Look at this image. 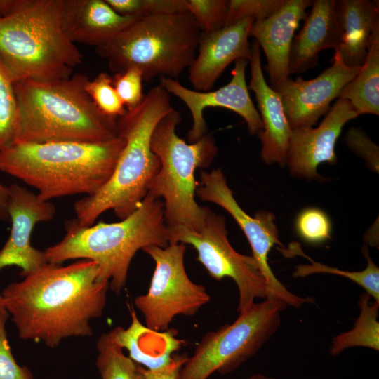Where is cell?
<instances>
[{
  "instance_id": "cell-12",
  "label": "cell",
  "mask_w": 379,
  "mask_h": 379,
  "mask_svg": "<svg viewBox=\"0 0 379 379\" xmlns=\"http://www.w3.org/2000/svg\"><path fill=\"white\" fill-rule=\"evenodd\" d=\"M196 194L202 201L211 202L224 208L234 219L247 238L252 256L265 277L270 298H277L287 305L299 308L314 302L311 297L302 298L290 292L274 275L268 261L271 249L276 245L283 248L274 215L265 210L258 211L254 217L248 215L239 206L220 168L201 171Z\"/></svg>"
},
{
  "instance_id": "cell-39",
  "label": "cell",
  "mask_w": 379,
  "mask_h": 379,
  "mask_svg": "<svg viewBox=\"0 0 379 379\" xmlns=\"http://www.w3.org/2000/svg\"><path fill=\"white\" fill-rule=\"evenodd\" d=\"M22 1L23 0H0V17L16 9Z\"/></svg>"
},
{
  "instance_id": "cell-24",
  "label": "cell",
  "mask_w": 379,
  "mask_h": 379,
  "mask_svg": "<svg viewBox=\"0 0 379 379\" xmlns=\"http://www.w3.org/2000/svg\"><path fill=\"white\" fill-rule=\"evenodd\" d=\"M338 98L348 100L358 115H379V26L373 32L364 65Z\"/></svg>"
},
{
  "instance_id": "cell-8",
  "label": "cell",
  "mask_w": 379,
  "mask_h": 379,
  "mask_svg": "<svg viewBox=\"0 0 379 379\" xmlns=\"http://www.w3.org/2000/svg\"><path fill=\"white\" fill-rule=\"evenodd\" d=\"M173 110L157 124L151 138V148L158 157L160 169L149 186L148 193L162 199L164 218L168 227L184 225L199 228L208 207L195 199L197 168H206L213 161L218 147L212 135L206 134L193 143H187L176 133L181 121Z\"/></svg>"
},
{
  "instance_id": "cell-18",
  "label": "cell",
  "mask_w": 379,
  "mask_h": 379,
  "mask_svg": "<svg viewBox=\"0 0 379 379\" xmlns=\"http://www.w3.org/2000/svg\"><path fill=\"white\" fill-rule=\"evenodd\" d=\"M310 0H284L270 17L254 21L249 36L255 39L266 56L265 67L270 87L275 89L289 78V57L294 33L300 22L307 18Z\"/></svg>"
},
{
  "instance_id": "cell-29",
  "label": "cell",
  "mask_w": 379,
  "mask_h": 379,
  "mask_svg": "<svg viewBox=\"0 0 379 379\" xmlns=\"http://www.w3.org/2000/svg\"><path fill=\"white\" fill-rule=\"evenodd\" d=\"M84 88L98 109L106 116L117 119L126 112L113 86L112 77L107 73L101 72L93 80L88 79Z\"/></svg>"
},
{
  "instance_id": "cell-9",
  "label": "cell",
  "mask_w": 379,
  "mask_h": 379,
  "mask_svg": "<svg viewBox=\"0 0 379 379\" xmlns=\"http://www.w3.org/2000/svg\"><path fill=\"white\" fill-rule=\"evenodd\" d=\"M287 304L277 298L253 302L232 324L206 333L180 369L178 379L227 374L255 355L277 331Z\"/></svg>"
},
{
  "instance_id": "cell-19",
  "label": "cell",
  "mask_w": 379,
  "mask_h": 379,
  "mask_svg": "<svg viewBox=\"0 0 379 379\" xmlns=\"http://www.w3.org/2000/svg\"><path fill=\"white\" fill-rule=\"evenodd\" d=\"M251 79L248 90L254 92L262 130L257 135L261 142L260 157L267 164H286L291 128L278 93L267 83L261 65L260 47L251 45Z\"/></svg>"
},
{
  "instance_id": "cell-33",
  "label": "cell",
  "mask_w": 379,
  "mask_h": 379,
  "mask_svg": "<svg viewBox=\"0 0 379 379\" xmlns=\"http://www.w3.org/2000/svg\"><path fill=\"white\" fill-rule=\"evenodd\" d=\"M284 0H230L225 26L251 18L264 20L276 12Z\"/></svg>"
},
{
  "instance_id": "cell-6",
  "label": "cell",
  "mask_w": 379,
  "mask_h": 379,
  "mask_svg": "<svg viewBox=\"0 0 379 379\" xmlns=\"http://www.w3.org/2000/svg\"><path fill=\"white\" fill-rule=\"evenodd\" d=\"M63 0H23L0 17V58L15 82L71 77L83 55L62 27Z\"/></svg>"
},
{
  "instance_id": "cell-23",
  "label": "cell",
  "mask_w": 379,
  "mask_h": 379,
  "mask_svg": "<svg viewBox=\"0 0 379 379\" xmlns=\"http://www.w3.org/2000/svg\"><path fill=\"white\" fill-rule=\"evenodd\" d=\"M130 313L131 323L127 328L118 326L109 332L113 341L126 349L128 357L145 368L156 370L167 366L185 341L177 337L176 329L153 330L139 321L133 309Z\"/></svg>"
},
{
  "instance_id": "cell-11",
  "label": "cell",
  "mask_w": 379,
  "mask_h": 379,
  "mask_svg": "<svg viewBox=\"0 0 379 379\" xmlns=\"http://www.w3.org/2000/svg\"><path fill=\"white\" fill-rule=\"evenodd\" d=\"M142 250L155 264L147 293L134 299L147 327L166 331L176 316H194L209 302L211 297L205 287L193 282L186 272L185 244L172 243L164 248L149 246Z\"/></svg>"
},
{
  "instance_id": "cell-27",
  "label": "cell",
  "mask_w": 379,
  "mask_h": 379,
  "mask_svg": "<svg viewBox=\"0 0 379 379\" xmlns=\"http://www.w3.org/2000/svg\"><path fill=\"white\" fill-rule=\"evenodd\" d=\"M97 350L96 366L102 379H145L143 367L124 354L109 333L100 336Z\"/></svg>"
},
{
  "instance_id": "cell-38",
  "label": "cell",
  "mask_w": 379,
  "mask_h": 379,
  "mask_svg": "<svg viewBox=\"0 0 379 379\" xmlns=\"http://www.w3.org/2000/svg\"><path fill=\"white\" fill-rule=\"evenodd\" d=\"M8 190L0 183V220L7 221L10 220L8 211Z\"/></svg>"
},
{
  "instance_id": "cell-30",
  "label": "cell",
  "mask_w": 379,
  "mask_h": 379,
  "mask_svg": "<svg viewBox=\"0 0 379 379\" xmlns=\"http://www.w3.org/2000/svg\"><path fill=\"white\" fill-rule=\"evenodd\" d=\"M297 234L305 242L319 245L331 238V222L321 209L310 207L301 211L295 222Z\"/></svg>"
},
{
  "instance_id": "cell-37",
  "label": "cell",
  "mask_w": 379,
  "mask_h": 379,
  "mask_svg": "<svg viewBox=\"0 0 379 379\" xmlns=\"http://www.w3.org/2000/svg\"><path fill=\"white\" fill-rule=\"evenodd\" d=\"M188 356L186 353L173 354L171 361L166 366L150 370L142 368L145 379H178L181 368L187 361Z\"/></svg>"
},
{
  "instance_id": "cell-15",
  "label": "cell",
  "mask_w": 379,
  "mask_h": 379,
  "mask_svg": "<svg viewBox=\"0 0 379 379\" xmlns=\"http://www.w3.org/2000/svg\"><path fill=\"white\" fill-rule=\"evenodd\" d=\"M358 116L348 100L338 98L318 127L291 129L285 164L291 175L306 180H325L318 166L337 163L335 148L342 129Z\"/></svg>"
},
{
  "instance_id": "cell-25",
  "label": "cell",
  "mask_w": 379,
  "mask_h": 379,
  "mask_svg": "<svg viewBox=\"0 0 379 379\" xmlns=\"http://www.w3.org/2000/svg\"><path fill=\"white\" fill-rule=\"evenodd\" d=\"M371 297L366 292L361 294L358 305L359 317L353 328L334 336L331 340L329 353L337 356L346 349L354 347L379 350V302H371Z\"/></svg>"
},
{
  "instance_id": "cell-34",
  "label": "cell",
  "mask_w": 379,
  "mask_h": 379,
  "mask_svg": "<svg viewBox=\"0 0 379 379\" xmlns=\"http://www.w3.org/2000/svg\"><path fill=\"white\" fill-rule=\"evenodd\" d=\"M142 75L135 67L115 73L113 86L126 110L135 108L142 101Z\"/></svg>"
},
{
  "instance_id": "cell-28",
  "label": "cell",
  "mask_w": 379,
  "mask_h": 379,
  "mask_svg": "<svg viewBox=\"0 0 379 379\" xmlns=\"http://www.w3.org/2000/svg\"><path fill=\"white\" fill-rule=\"evenodd\" d=\"M14 84L0 58V151L15 140L18 113Z\"/></svg>"
},
{
  "instance_id": "cell-17",
  "label": "cell",
  "mask_w": 379,
  "mask_h": 379,
  "mask_svg": "<svg viewBox=\"0 0 379 379\" xmlns=\"http://www.w3.org/2000/svg\"><path fill=\"white\" fill-rule=\"evenodd\" d=\"M253 22L246 18L212 32L201 33L195 59L189 68V80L195 91H211L232 62L250 60L248 37Z\"/></svg>"
},
{
  "instance_id": "cell-26",
  "label": "cell",
  "mask_w": 379,
  "mask_h": 379,
  "mask_svg": "<svg viewBox=\"0 0 379 379\" xmlns=\"http://www.w3.org/2000/svg\"><path fill=\"white\" fill-rule=\"evenodd\" d=\"M285 256L300 255L310 261V264H302L295 267L293 277H305L317 273H328L346 277L361 286L374 301L379 302V267L373 261L367 245L361 248V253L367 261L366 267L361 271H345L329 267L314 261L305 255L298 243L293 242L288 248H280Z\"/></svg>"
},
{
  "instance_id": "cell-4",
  "label": "cell",
  "mask_w": 379,
  "mask_h": 379,
  "mask_svg": "<svg viewBox=\"0 0 379 379\" xmlns=\"http://www.w3.org/2000/svg\"><path fill=\"white\" fill-rule=\"evenodd\" d=\"M82 74L49 81L15 82L18 128L14 142H101L116 138L117 119L95 106Z\"/></svg>"
},
{
  "instance_id": "cell-16",
  "label": "cell",
  "mask_w": 379,
  "mask_h": 379,
  "mask_svg": "<svg viewBox=\"0 0 379 379\" xmlns=\"http://www.w3.org/2000/svg\"><path fill=\"white\" fill-rule=\"evenodd\" d=\"M8 190L11 230L0 250V270L16 265L22 269L19 274L25 277L48 263L44 251L32 246L31 236L35 225L52 220L56 211L51 202L21 185L12 184Z\"/></svg>"
},
{
  "instance_id": "cell-7",
  "label": "cell",
  "mask_w": 379,
  "mask_h": 379,
  "mask_svg": "<svg viewBox=\"0 0 379 379\" xmlns=\"http://www.w3.org/2000/svg\"><path fill=\"white\" fill-rule=\"evenodd\" d=\"M202 32L188 12L140 17L97 53L117 73L138 68L143 81L173 79L192 65Z\"/></svg>"
},
{
  "instance_id": "cell-21",
  "label": "cell",
  "mask_w": 379,
  "mask_h": 379,
  "mask_svg": "<svg viewBox=\"0 0 379 379\" xmlns=\"http://www.w3.org/2000/svg\"><path fill=\"white\" fill-rule=\"evenodd\" d=\"M335 0L312 1L303 27L294 36L289 57V74L305 72L318 64L319 52L336 51L342 33L335 15Z\"/></svg>"
},
{
  "instance_id": "cell-14",
  "label": "cell",
  "mask_w": 379,
  "mask_h": 379,
  "mask_svg": "<svg viewBox=\"0 0 379 379\" xmlns=\"http://www.w3.org/2000/svg\"><path fill=\"white\" fill-rule=\"evenodd\" d=\"M360 68L346 66L335 51L332 65L317 77L310 80L301 77L295 80L288 78L274 89L281 99L291 128L315 126Z\"/></svg>"
},
{
  "instance_id": "cell-22",
  "label": "cell",
  "mask_w": 379,
  "mask_h": 379,
  "mask_svg": "<svg viewBox=\"0 0 379 379\" xmlns=\"http://www.w3.org/2000/svg\"><path fill=\"white\" fill-rule=\"evenodd\" d=\"M335 15L342 33L336 51L347 67H361L374 29L379 26V4L368 0H335Z\"/></svg>"
},
{
  "instance_id": "cell-40",
  "label": "cell",
  "mask_w": 379,
  "mask_h": 379,
  "mask_svg": "<svg viewBox=\"0 0 379 379\" xmlns=\"http://www.w3.org/2000/svg\"><path fill=\"white\" fill-rule=\"evenodd\" d=\"M248 379H276L272 377L267 376L261 373H257L251 375Z\"/></svg>"
},
{
  "instance_id": "cell-36",
  "label": "cell",
  "mask_w": 379,
  "mask_h": 379,
  "mask_svg": "<svg viewBox=\"0 0 379 379\" xmlns=\"http://www.w3.org/2000/svg\"><path fill=\"white\" fill-rule=\"evenodd\" d=\"M344 141L347 147L365 161L372 171H379V148L361 128L351 127L345 133Z\"/></svg>"
},
{
  "instance_id": "cell-1",
  "label": "cell",
  "mask_w": 379,
  "mask_h": 379,
  "mask_svg": "<svg viewBox=\"0 0 379 379\" xmlns=\"http://www.w3.org/2000/svg\"><path fill=\"white\" fill-rule=\"evenodd\" d=\"M99 267L83 259L67 266L47 263L8 285L3 305L23 340L55 347L69 337L92 335L90 321L103 314L108 281L98 280Z\"/></svg>"
},
{
  "instance_id": "cell-31",
  "label": "cell",
  "mask_w": 379,
  "mask_h": 379,
  "mask_svg": "<svg viewBox=\"0 0 379 379\" xmlns=\"http://www.w3.org/2000/svg\"><path fill=\"white\" fill-rule=\"evenodd\" d=\"M118 13L142 17L154 14L187 12L185 0H105Z\"/></svg>"
},
{
  "instance_id": "cell-2",
  "label": "cell",
  "mask_w": 379,
  "mask_h": 379,
  "mask_svg": "<svg viewBox=\"0 0 379 379\" xmlns=\"http://www.w3.org/2000/svg\"><path fill=\"white\" fill-rule=\"evenodd\" d=\"M123 137L101 142H14L0 151V171L37 190L43 200L98 191L112 175Z\"/></svg>"
},
{
  "instance_id": "cell-3",
  "label": "cell",
  "mask_w": 379,
  "mask_h": 379,
  "mask_svg": "<svg viewBox=\"0 0 379 379\" xmlns=\"http://www.w3.org/2000/svg\"><path fill=\"white\" fill-rule=\"evenodd\" d=\"M173 110L170 94L157 85L139 105L117 119V133L124 138L125 145L107 182L93 195L74 203L79 225H93L108 210L122 220L138 208L160 169L159 159L151 148L153 131L159 121Z\"/></svg>"
},
{
  "instance_id": "cell-35",
  "label": "cell",
  "mask_w": 379,
  "mask_h": 379,
  "mask_svg": "<svg viewBox=\"0 0 379 379\" xmlns=\"http://www.w3.org/2000/svg\"><path fill=\"white\" fill-rule=\"evenodd\" d=\"M8 315L0 302V379H33L31 371L26 366H20L11 352L5 329Z\"/></svg>"
},
{
  "instance_id": "cell-5",
  "label": "cell",
  "mask_w": 379,
  "mask_h": 379,
  "mask_svg": "<svg viewBox=\"0 0 379 379\" xmlns=\"http://www.w3.org/2000/svg\"><path fill=\"white\" fill-rule=\"evenodd\" d=\"M65 228L63 239L44 251L47 262L59 265L78 258L93 261L99 267L98 280L108 281L109 288L117 294L126 285L138 251L169 244L164 201L149 193L138 208L120 222L82 226L75 218L66 221Z\"/></svg>"
},
{
  "instance_id": "cell-20",
  "label": "cell",
  "mask_w": 379,
  "mask_h": 379,
  "mask_svg": "<svg viewBox=\"0 0 379 379\" xmlns=\"http://www.w3.org/2000/svg\"><path fill=\"white\" fill-rule=\"evenodd\" d=\"M138 18L120 15L105 0H63L62 27L74 44L102 47Z\"/></svg>"
},
{
  "instance_id": "cell-13",
  "label": "cell",
  "mask_w": 379,
  "mask_h": 379,
  "mask_svg": "<svg viewBox=\"0 0 379 379\" xmlns=\"http://www.w3.org/2000/svg\"><path fill=\"white\" fill-rule=\"evenodd\" d=\"M249 60L235 61L230 82L215 91H197L182 86L177 79L159 77V86L169 94L180 98L189 109L192 126L188 132L190 143L195 142L206 134L207 126L204 118L205 108L223 107L241 117L251 135H258L262 130V123L258 109L249 95L246 81V69Z\"/></svg>"
},
{
  "instance_id": "cell-10",
  "label": "cell",
  "mask_w": 379,
  "mask_h": 379,
  "mask_svg": "<svg viewBox=\"0 0 379 379\" xmlns=\"http://www.w3.org/2000/svg\"><path fill=\"white\" fill-rule=\"evenodd\" d=\"M169 244L182 243L193 246L197 260L211 277L220 281L231 278L239 291L237 312H240L256 298H270L268 284L252 255L238 253L227 238L225 218L207 210L198 229L184 225L168 227Z\"/></svg>"
},
{
  "instance_id": "cell-32",
  "label": "cell",
  "mask_w": 379,
  "mask_h": 379,
  "mask_svg": "<svg viewBox=\"0 0 379 379\" xmlns=\"http://www.w3.org/2000/svg\"><path fill=\"white\" fill-rule=\"evenodd\" d=\"M228 0H185L186 9L202 32L209 33L225 27Z\"/></svg>"
}]
</instances>
